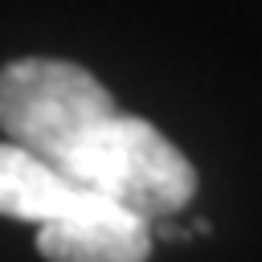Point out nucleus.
Returning a JSON list of instances; mask_svg holds the SVG:
<instances>
[{
    "label": "nucleus",
    "mask_w": 262,
    "mask_h": 262,
    "mask_svg": "<svg viewBox=\"0 0 262 262\" xmlns=\"http://www.w3.org/2000/svg\"><path fill=\"white\" fill-rule=\"evenodd\" d=\"M0 131L70 184L143 217L180 213L196 196V168L147 119L119 111L78 61L16 57L0 70Z\"/></svg>",
    "instance_id": "1"
},
{
    "label": "nucleus",
    "mask_w": 262,
    "mask_h": 262,
    "mask_svg": "<svg viewBox=\"0 0 262 262\" xmlns=\"http://www.w3.org/2000/svg\"><path fill=\"white\" fill-rule=\"evenodd\" d=\"M0 217L29 221L37 229H78V225L127 217V209L70 184L25 147L0 139Z\"/></svg>",
    "instance_id": "2"
},
{
    "label": "nucleus",
    "mask_w": 262,
    "mask_h": 262,
    "mask_svg": "<svg viewBox=\"0 0 262 262\" xmlns=\"http://www.w3.org/2000/svg\"><path fill=\"white\" fill-rule=\"evenodd\" d=\"M37 254L45 262H147L151 225L127 213L78 229H37Z\"/></svg>",
    "instance_id": "3"
}]
</instances>
